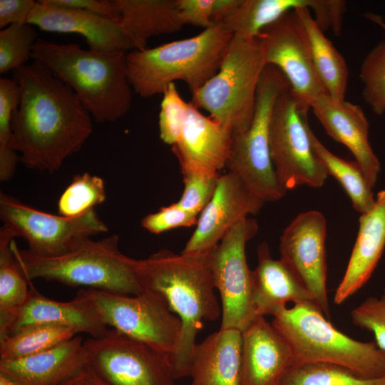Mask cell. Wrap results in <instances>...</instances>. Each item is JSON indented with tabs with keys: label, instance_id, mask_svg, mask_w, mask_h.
Returning <instances> with one entry per match:
<instances>
[{
	"label": "cell",
	"instance_id": "cell-19",
	"mask_svg": "<svg viewBox=\"0 0 385 385\" xmlns=\"http://www.w3.org/2000/svg\"><path fill=\"white\" fill-rule=\"evenodd\" d=\"M232 143V132L210 116L202 114L188 102L178 140L171 149L181 172L219 173L225 168Z\"/></svg>",
	"mask_w": 385,
	"mask_h": 385
},
{
	"label": "cell",
	"instance_id": "cell-48",
	"mask_svg": "<svg viewBox=\"0 0 385 385\" xmlns=\"http://www.w3.org/2000/svg\"><path fill=\"white\" fill-rule=\"evenodd\" d=\"M173 385H176V384H174ZM190 385H191V384H190Z\"/></svg>",
	"mask_w": 385,
	"mask_h": 385
},
{
	"label": "cell",
	"instance_id": "cell-17",
	"mask_svg": "<svg viewBox=\"0 0 385 385\" xmlns=\"http://www.w3.org/2000/svg\"><path fill=\"white\" fill-rule=\"evenodd\" d=\"M26 23L45 31L80 34L91 51L113 53L134 50L119 21L85 10L52 5L46 0L36 1Z\"/></svg>",
	"mask_w": 385,
	"mask_h": 385
},
{
	"label": "cell",
	"instance_id": "cell-27",
	"mask_svg": "<svg viewBox=\"0 0 385 385\" xmlns=\"http://www.w3.org/2000/svg\"><path fill=\"white\" fill-rule=\"evenodd\" d=\"M294 11L321 83L333 100L344 101L349 78V70L344 58L324 36L308 7H299Z\"/></svg>",
	"mask_w": 385,
	"mask_h": 385
},
{
	"label": "cell",
	"instance_id": "cell-4",
	"mask_svg": "<svg viewBox=\"0 0 385 385\" xmlns=\"http://www.w3.org/2000/svg\"><path fill=\"white\" fill-rule=\"evenodd\" d=\"M232 38L216 24L188 38L132 50L126 54L129 83L143 98L163 94L175 81L185 82L192 93L217 72Z\"/></svg>",
	"mask_w": 385,
	"mask_h": 385
},
{
	"label": "cell",
	"instance_id": "cell-31",
	"mask_svg": "<svg viewBox=\"0 0 385 385\" xmlns=\"http://www.w3.org/2000/svg\"><path fill=\"white\" fill-rule=\"evenodd\" d=\"M279 385H385V376L368 378L338 365L307 363L294 366Z\"/></svg>",
	"mask_w": 385,
	"mask_h": 385
},
{
	"label": "cell",
	"instance_id": "cell-38",
	"mask_svg": "<svg viewBox=\"0 0 385 385\" xmlns=\"http://www.w3.org/2000/svg\"><path fill=\"white\" fill-rule=\"evenodd\" d=\"M353 323L371 332L378 347L385 351V289L380 297H369L351 312Z\"/></svg>",
	"mask_w": 385,
	"mask_h": 385
},
{
	"label": "cell",
	"instance_id": "cell-29",
	"mask_svg": "<svg viewBox=\"0 0 385 385\" xmlns=\"http://www.w3.org/2000/svg\"><path fill=\"white\" fill-rule=\"evenodd\" d=\"M309 134L314 152L327 173L343 187L354 210L361 215L371 210L376 198L359 165L356 161H347L332 153L318 140L309 126Z\"/></svg>",
	"mask_w": 385,
	"mask_h": 385
},
{
	"label": "cell",
	"instance_id": "cell-5",
	"mask_svg": "<svg viewBox=\"0 0 385 385\" xmlns=\"http://www.w3.org/2000/svg\"><path fill=\"white\" fill-rule=\"evenodd\" d=\"M118 243L115 235L96 241L88 238L67 252L51 257L20 250L14 240L10 246L28 281L41 278L115 294H138L143 289L135 270L136 260L123 254Z\"/></svg>",
	"mask_w": 385,
	"mask_h": 385
},
{
	"label": "cell",
	"instance_id": "cell-45",
	"mask_svg": "<svg viewBox=\"0 0 385 385\" xmlns=\"http://www.w3.org/2000/svg\"><path fill=\"white\" fill-rule=\"evenodd\" d=\"M242 0H214L212 21L214 25L220 24L240 6Z\"/></svg>",
	"mask_w": 385,
	"mask_h": 385
},
{
	"label": "cell",
	"instance_id": "cell-3",
	"mask_svg": "<svg viewBox=\"0 0 385 385\" xmlns=\"http://www.w3.org/2000/svg\"><path fill=\"white\" fill-rule=\"evenodd\" d=\"M86 50L77 43L38 38L31 58L46 66L76 93L98 123L115 122L132 105L126 54Z\"/></svg>",
	"mask_w": 385,
	"mask_h": 385
},
{
	"label": "cell",
	"instance_id": "cell-26",
	"mask_svg": "<svg viewBox=\"0 0 385 385\" xmlns=\"http://www.w3.org/2000/svg\"><path fill=\"white\" fill-rule=\"evenodd\" d=\"M118 21L130 39L134 50L147 48L155 36L175 34L185 25L177 0H113Z\"/></svg>",
	"mask_w": 385,
	"mask_h": 385
},
{
	"label": "cell",
	"instance_id": "cell-10",
	"mask_svg": "<svg viewBox=\"0 0 385 385\" xmlns=\"http://www.w3.org/2000/svg\"><path fill=\"white\" fill-rule=\"evenodd\" d=\"M0 237L24 238L28 250L39 256H57L67 252L91 236L106 232L107 225L94 209L68 217L38 210L16 197L0 192Z\"/></svg>",
	"mask_w": 385,
	"mask_h": 385
},
{
	"label": "cell",
	"instance_id": "cell-15",
	"mask_svg": "<svg viewBox=\"0 0 385 385\" xmlns=\"http://www.w3.org/2000/svg\"><path fill=\"white\" fill-rule=\"evenodd\" d=\"M326 219L317 210L299 214L279 239L280 260L294 272L329 318L325 258Z\"/></svg>",
	"mask_w": 385,
	"mask_h": 385
},
{
	"label": "cell",
	"instance_id": "cell-33",
	"mask_svg": "<svg viewBox=\"0 0 385 385\" xmlns=\"http://www.w3.org/2000/svg\"><path fill=\"white\" fill-rule=\"evenodd\" d=\"M385 30V21L374 14L365 15ZM362 96L374 113H385V41L379 43L364 58L359 73Z\"/></svg>",
	"mask_w": 385,
	"mask_h": 385
},
{
	"label": "cell",
	"instance_id": "cell-46",
	"mask_svg": "<svg viewBox=\"0 0 385 385\" xmlns=\"http://www.w3.org/2000/svg\"><path fill=\"white\" fill-rule=\"evenodd\" d=\"M61 385H106L86 366L83 370Z\"/></svg>",
	"mask_w": 385,
	"mask_h": 385
},
{
	"label": "cell",
	"instance_id": "cell-44",
	"mask_svg": "<svg viewBox=\"0 0 385 385\" xmlns=\"http://www.w3.org/2000/svg\"><path fill=\"white\" fill-rule=\"evenodd\" d=\"M50 4L81 9L118 21L113 0H46Z\"/></svg>",
	"mask_w": 385,
	"mask_h": 385
},
{
	"label": "cell",
	"instance_id": "cell-18",
	"mask_svg": "<svg viewBox=\"0 0 385 385\" xmlns=\"http://www.w3.org/2000/svg\"><path fill=\"white\" fill-rule=\"evenodd\" d=\"M240 385H279L295 365L292 349L264 317L242 332Z\"/></svg>",
	"mask_w": 385,
	"mask_h": 385
},
{
	"label": "cell",
	"instance_id": "cell-6",
	"mask_svg": "<svg viewBox=\"0 0 385 385\" xmlns=\"http://www.w3.org/2000/svg\"><path fill=\"white\" fill-rule=\"evenodd\" d=\"M272 324L289 344L295 365L326 363L356 374L385 376V351L374 342H361L336 329L312 302L294 304L277 311Z\"/></svg>",
	"mask_w": 385,
	"mask_h": 385
},
{
	"label": "cell",
	"instance_id": "cell-36",
	"mask_svg": "<svg viewBox=\"0 0 385 385\" xmlns=\"http://www.w3.org/2000/svg\"><path fill=\"white\" fill-rule=\"evenodd\" d=\"M181 173L184 190L176 202L183 210L199 216L212 197L220 175L219 173L194 170Z\"/></svg>",
	"mask_w": 385,
	"mask_h": 385
},
{
	"label": "cell",
	"instance_id": "cell-40",
	"mask_svg": "<svg viewBox=\"0 0 385 385\" xmlns=\"http://www.w3.org/2000/svg\"><path fill=\"white\" fill-rule=\"evenodd\" d=\"M21 101L19 84L13 78H0V150L13 149L11 146V118Z\"/></svg>",
	"mask_w": 385,
	"mask_h": 385
},
{
	"label": "cell",
	"instance_id": "cell-32",
	"mask_svg": "<svg viewBox=\"0 0 385 385\" xmlns=\"http://www.w3.org/2000/svg\"><path fill=\"white\" fill-rule=\"evenodd\" d=\"M11 242L0 240V323L23 305L29 294V281L14 260Z\"/></svg>",
	"mask_w": 385,
	"mask_h": 385
},
{
	"label": "cell",
	"instance_id": "cell-42",
	"mask_svg": "<svg viewBox=\"0 0 385 385\" xmlns=\"http://www.w3.org/2000/svg\"><path fill=\"white\" fill-rule=\"evenodd\" d=\"M214 0H177L179 14L184 24H191L203 30L212 26Z\"/></svg>",
	"mask_w": 385,
	"mask_h": 385
},
{
	"label": "cell",
	"instance_id": "cell-9",
	"mask_svg": "<svg viewBox=\"0 0 385 385\" xmlns=\"http://www.w3.org/2000/svg\"><path fill=\"white\" fill-rule=\"evenodd\" d=\"M76 295L106 326L146 344L172 363L180 346L183 324L160 294L143 290L128 295L88 288Z\"/></svg>",
	"mask_w": 385,
	"mask_h": 385
},
{
	"label": "cell",
	"instance_id": "cell-11",
	"mask_svg": "<svg viewBox=\"0 0 385 385\" xmlns=\"http://www.w3.org/2000/svg\"><path fill=\"white\" fill-rule=\"evenodd\" d=\"M307 113L290 92L276 101L269 128L270 152L278 179L286 190L301 185L322 187L328 173L313 150Z\"/></svg>",
	"mask_w": 385,
	"mask_h": 385
},
{
	"label": "cell",
	"instance_id": "cell-24",
	"mask_svg": "<svg viewBox=\"0 0 385 385\" xmlns=\"http://www.w3.org/2000/svg\"><path fill=\"white\" fill-rule=\"evenodd\" d=\"M242 332L220 329L196 343L189 364L191 385H240Z\"/></svg>",
	"mask_w": 385,
	"mask_h": 385
},
{
	"label": "cell",
	"instance_id": "cell-25",
	"mask_svg": "<svg viewBox=\"0 0 385 385\" xmlns=\"http://www.w3.org/2000/svg\"><path fill=\"white\" fill-rule=\"evenodd\" d=\"M257 262L252 270V304L257 317L273 315L288 302H314L311 293L290 268L280 259L271 257L265 242L257 247Z\"/></svg>",
	"mask_w": 385,
	"mask_h": 385
},
{
	"label": "cell",
	"instance_id": "cell-14",
	"mask_svg": "<svg viewBox=\"0 0 385 385\" xmlns=\"http://www.w3.org/2000/svg\"><path fill=\"white\" fill-rule=\"evenodd\" d=\"M257 38L266 66H274L283 73L298 108L307 113L312 102L327 93L314 69L294 10L266 26Z\"/></svg>",
	"mask_w": 385,
	"mask_h": 385
},
{
	"label": "cell",
	"instance_id": "cell-41",
	"mask_svg": "<svg viewBox=\"0 0 385 385\" xmlns=\"http://www.w3.org/2000/svg\"><path fill=\"white\" fill-rule=\"evenodd\" d=\"M346 4L345 1L341 0H317L312 9L314 19L324 32L331 29L335 35L340 33Z\"/></svg>",
	"mask_w": 385,
	"mask_h": 385
},
{
	"label": "cell",
	"instance_id": "cell-28",
	"mask_svg": "<svg viewBox=\"0 0 385 385\" xmlns=\"http://www.w3.org/2000/svg\"><path fill=\"white\" fill-rule=\"evenodd\" d=\"M315 0H242L220 24L232 36L257 38L268 25L299 7L314 6Z\"/></svg>",
	"mask_w": 385,
	"mask_h": 385
},
{
	"label": "cell",
	"instance_id": "cell-1",
	"mask_svg": "<svg viewBox=\"0 0 385 385\" xmlns=\"http://www.w3.org/2000/svg\"><path fill=\"white\" fill-rule=\"evenodd\" d=\"M21 101L11 118V146L29 168L58 170L93 133L90 113L74 91L38 61L13 71Z\"/></svg>",
	"mask_w": 385,
	"mask_h": 385
},
{
	"label": "cell",
	"instance_id": "cell-34",
	"mask_svg": "<svg viewBox=\"0 0 385 385\" xmlns=\"http://www.w3.org/2000/svg\"><path fill=\"white\" fill-rule=\"evenodd\" d=\"M106 199L103 179L88 173L76 175L58 202V215L68 217L81 216Z\"/></svg>",
	"mask_w": 385,
	"mask_h": 385
},
{
	"label": "cell",
	"instance_id": "cell-35",
	"mask_svg": "<svg viewBox=\"0 0 385 385\" xmlns=\"http://www.w3.org/2000/svg\"><path fill=\"white\" fill-rule=\"evenodd\" d=\"M35 27L28 23L13 24L0 31V73H6L26 65L38 40Z\"/></svg>",
	"mask_w": 385,
	"mask_h": 385
},
{
	"label": "cell",
	"instance_id": "cell-23",
	"mask_svg": "<svg viewBox=\"0 0 385 385\" xmlns=\"http://www.w3.org/2000/svg\"><path fill=\"white\" fill-rule=\"evenodd\" d=\"M385 248V190L378 192L374 207L361 214L358 235L334 302L344 303L369 279Z\"/></svg>",
	"mask_w": 385,
	"mask_h": 385
},
{
	"label": "cell",
	"instance_id": "cell-47",
	"mask_svg": "<svg viewBox=\"0 0 385 385\" xmlns=\"http://www.w3.org/2000/svg\"><path fill=\"white\" fill-rule=\"evenodd\" d=\"M0 385H21L9 376L0 373Z\"/></svg>",
	"mask_w": 385,
	"mask_h": 385
},
{
	"label": "cell",
	"instance_id": "cell-20",
	"mask_svg": "<svg viewBox=\"0 0 385 385\" xmlns=\"http://www.w3.org/2000/svg\"><path fill=\"white\" fill-rule=\"evenodd\" d=\"M310 108L328 135L351 151L374 188L381 166L370 145L369 122L361 107L345 100L334 101L325 94L314 99Z\"/></svg>",
	"mask_w": 385,
	"mask_h": 385
},
{
	"label": "cell",
	"instance_id": "cell-39",
	"mask_svg": "<svg viewBox=\"0 0 385 385\" xmlns=\"http://www.w3.org/2000/svg\"><path fill=\"white\" fill-rule=\"evenodd\" d=\"M197 215L183 210L174 202L145 216L141 220V225L150 233L158 235L174 228L191 227L197 224Z\"/></svg>",
	"mask_w": 385,
	"mask_h": 385
},
{
	"label": "cell",
	"instance_id": "cell-16",
	"mask_svg": "<svg viewBox=\"0 0 385 385\" xmlns=\"http://www.w3.org/2000/svg\"><path fill=\"white\" fill-rule=\"evenodd\" d=\"M265 203L236 175L228 172L220 175L215 192L199 215L195 230L181 253L210 252L230 229L249 215L257 214Z\"/></svg>",
	"mask_w": 385,
	"mask_h": 385
},
{
	"label": "cell",
	"instance_id": "cell-22",
	"mask_svg": "<svg viewBox=\"0 0 385 385\" xmlns=\"http://www.w3.org/2000/svg\"><path fill=\"white\" fill-rule=\"evenodd\" d=\"M86 366L83 341L78 336L32 355L0 359V373L21 385H61Z\"/></svg>",
	"mask_w": 385,
	"mask_h": 385
},
{
	"label": "cell",
	"instance_id": "cell-37",
	"mask_svg": "<svg viewBox=\"0 0 385 385\" xmlns=\"http://www.w3.org/2000/svg\"><path fill=\"white\" fill-rule=\"evenodd\" d=\"M188 104L179 93L175 83L163 93L159 113V130L161 140L173 145L178 140L185 120Z\"/></svg>",
	"mask_w": 385,
	"mask_h": 385
},
{
	"label": "cell",
	"instance_id": "cell-7",
	"mask_svg": "<svg viewBox=\"0 0 385 385\" xmlns=\"http://www.w3.org/2000/svg\"><path fill=\"white\" fill-rule=\"evenodd\" d=\"M266 66L258 38L232 36L219 70L192 93V103L208 111L232 135L245 131L255 111L257 86Z\"/></svg>",
	"mask_w": 385,
	"mask_h": 385
},
{
	"label": "cell",
	"instance_id": "cell-12",
	"mask_svg": "<svg viewBox=\"0 0 385 385\" xmlns=\"http://www.w3.org/2000/svg\"><path fill=\"white\" fill-rule=\"evenodd\" d=\"M87 366L106 385H173L170 358L115 329L83 342Z\"/></svg>",
	"mask_w": 385,
	"mask_h": 385
},
{
	"label": "cell",
	"instance_id": "cell-13",
	"mask_svg": "<svg viewBox=\"0 0 385 385\" xmlns=\"http://www.w3.org/2000/svg\"><path fill=\"white\" fill-rule=\"evenodd\" d=\"M257 231V221L247 217L230 229L210 252L212 280L222 301L220 329L243 332L257 318L252 299V270L245 255L246 244Z\"/></svg>",
	"mask_w": 385,
	"mask_h": 385
},
{
	"label": "cell",
	"instance_id": "cell-21",
	"mask_svg": "<svg viewBox=\"0 0 385 385\" xmlns=\"http://www.w3.org/2000/svg\"><path fill=\"white\" fill-rule=\"evenodd\" d=\"M34 323L67 326L94 338L101 337L108 330L78 295L69 302L53 300L41 294L29 281V294L24 304L0 323V338Z\"/></svg>",
	"mask_w": 385,
	"mask_h": 385
},
{
	"label": "cell",
	"instance_id": "cell-8",
	"mask_svg": "<svg viewBox=\"0 0 385 385\" xmlns=\"http://www.w3.org/2000/svg\"><path fill=\"white\" fill-rule=\"evenodd\" d=\"M290 88L283 73L267 65L260 76L254 115L250 127L232 135L225 168L265 202L276 201L286 193L274 170L270 152L269 128L278 97Z\"/></svg>",
	"mask_w": 385,
	"mask_h": 385
},
{
	"label": "cell",
	"instance_id": "cell-43",
	"mask_svg": "<svg viewBox=\"0 0 385 385\" xmlns=\"http://www.w3.org/2000/svg\"><path fill=\"white\" fill-rule=\"evenodd\" d=\"M36 3L33 0H0V28L26 23Z\"/></svg>",
	"mask_w": 385,
	"mask_h": 385
},
{
	"label": "cell",
	"instance_id": "cell-2",
	"mask_svg": "<svg viewBox=\"0 0 385 385\" xmlns=\"http://www.w3.org/2000/svg\"><path fill=\"white\" fill-rule=\"evenodd\" d=\"M209 254L178 255L160 250L135 260L143 289L160 294L182 322L181 341L172 361L175 379L189 376L190 356L202 322L215 321L220 315Z\"/></svg>",
	"mask_w": 385,
	"mask_h": 385
},
{
	"label": "cell",
	"instance_id": "cell-30",
	"mask_svg": "<svg viewBox=\"0 0 385 385\" xmlns=\"http://www.w3.org/2000/svg\"><path fill=\"white\" fill-rule=\"evenodd\" d=\"M78 334L70 327L34 323L0 338V359H14L32 355L68 341Z\"/></svg>",
	"mask_w": 385,
	"mask_h": 385
}]
</instances>
